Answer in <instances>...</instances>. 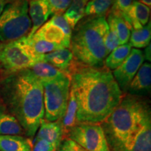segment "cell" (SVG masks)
<instances>
[{"label": "cell", "mask_w": 151, "mask_h": 151, "mask_svg": "<svg viewBox=\"0 0 151 151\" xmlns=\"http://www.w3.org/2000/svg\"><path fill=\"white\" fill-rule=\"evenodd\" d=\"M77 104L73 90L70 89L69 98L67 109L63 117L60 120L61 123L64 139L67 138L68 134L73 127L78 123L77 121Z\"/></svg>", "instance_id": "cell-18"}, {"label": "cell", "mask_w": 151, "mask_h": 151, "mask_svg": "<svg viewBox=\"0 0 151 151\" xmlns=\"http://www.w3.org/2000/svg\"><path fill=\"white\" fill-rule=\"evenodd\" d=\"M132 50L129 43L120 45L111 52L104 60L105 66L109 70H115L127 58Z\"/></svg>", "instance_id": "cell-23"}, {"label": "cell", "mask_w": 151, "mask_h": 151, "mask_svg": "<svg viewBox=\"0 0 151 151\" xmlns=\"http://www.w3.org/2000/svg\"><path fill=\"white\" fill-rule=\"evenodd\" d=\"M50 9V16H58L65 13L71 2V0H47Z\"/></svg>", "instance_id": "cell-26"}, {"label": "cell", "mask_w": 151, "mask_h": 151, "mask_svg": "<svg viewBox=\"0 0 151 151\" xmlns=\"http://www.w3.org/2000/svg\"><path fill=\"white\" fill-rule=\"evenodd\" d=\"M70 78L78 123H101L124 96L112 72L106 67L78 65Z\"/></svg>", "instance_id": "cell-1"}, {"label": "cell", "mask_w": 151, "mask_h": 151, "mask_svg": "<svg viewBox=\"0 0 151 151\" xmlns=\"http://www.w3.org/2000/svg\"><path fill=\"white\" fill-rule=\"evenodd\" d=\"M35 139H42L58 148L60 143L64 139L61 123L60 120L50 122L43 118L37 132Z\"/></svg>", "instance_id": "cell-14"}, {"label": "cell", "mask_w": 151, "mask_h": 151, "mask_svg": "<svg viewBox=\"0 0 151 151\" xmlns=\"http://www.w3.org/2000/svg\"><path fill=\"white\" fill-rule=\"evenodd\" d=\"M132 35L129 37V45L131 47L139 49L146 48L150 43L151 26L150 22H148L146 26L139 29L132 30Z\"/></svg>", "instance_id": "cell-24"}, {"label": "cell", "mask_w": 151, "mask_h": 151, "mask_svg": "<svg viewBox=\"0 0 151 151\" xmlns=\"http://www.w3.org/2000/svg\"><path fill=\"white\" fill-rule=\"evenodd\" d=\"M29 69L41 82L53 80L67 75L50 64L43 62H37Z\"/></svg>", "instance_id": "cell-21"}, {"label": "cell", "mask_w": 151, "mask_h": 151, "mask_svg": "<svg viewBox=\"0 0 151 151\" xmlns=\"http://www.w3.org/2000/svg\"><path fill=\"white\" fill-rule=\"evenodd\" d=\"M151 120L148 101L140 96L126 94L116 109L100 123L111 151H124L146 121Z\"/></svg>", "instance_id": "cell-3"}, {"label": "cell", "mask_w": 151, "mask_h": 151, "mask_svg": "<svg viewBox=\"0 0 151 151\" xmlns=\"http://www.w3.org/2000/svg\"><path fill=\"white\" fill-rule=\"evenodd\" d=\"M56 151H86L80 145L69 138H65L61 141Z\"/></svg>", "instance_id": "cell-30"}, {"label": "cell", "mask_w": 151, "mask_h": 151, "mask_svg": "<svg viewBox=\"0 0 151 151\" xmlns=\"http://www.w3.org/2000/svg\"><path fill=\"white\" fill-rule=\"evenodd\" d=\"M32 141L23 136L0 135V151H31Z\"/></svg>", "instance_id": "cell-17"}, {"label": "cell", "mask_w": 151, "mask_h": 151, "mask_svg": "<svg viewBox=\"0 0 151 151\" xmlns=\"http://www.w3.org/2000/svg\"><path fill=\"white\" fill-rule=\"evenodd\" d=\"M40 62L50 64L69 76L76 67L74 65L72 52L68 48H61L43 55L40 58Z\"/></svg>", "instance_id": "cell-10"}, {"label": "cell", "mask_w": 151, "mask_h": 151, "mask_svg": "<svg viewBox=\"0 0 151 151\" xmlns=\"http://www.w3.org/2000/svg\"><path fill=\"white\" fill-rule=\"evenodd\" d=\"M48 22H50L51 24H54V25L59 27L60 29H61L63 33L68 38L71 39L72 29H71L70 26L69 25V24L66 21V20L62 15H58V16H52L51 19Z\"/></svg>", "instance_id": "cell-28"}, {"label": "cell", "mask_w": 151, "mask_h": 151, "mask_svg": "<svg viewBox=\"0 0 151 151\" xmlns=\"http://www.w3.org/2000/svg\"><path fill=\"white\" fill-rule=\"evenodd\" d=\"M144 60L142 50L133 48L124 62L113 71V77L122 92L127 91L130 83L143 65Z\"/></svg>", "instance_id": "cell-9"}, {"label": "cell", "mask_w": 151, "mask_h": 151, "mask_svg": "<svg viewBox=\"0 0 151 151\" xmlns=\"http://www.w3.org/2000/svg\"><path fill=\"white\" fill-rule=\"evenodd\" d=\"M11 0H0V15L3 12L4 9L6 5L8 4Z\"/></svg>", "instance_id": "cell-33"}, {"label": "cell", "mask_w": 151, "mask_h": 151, "mask_svg": "<svg viewBox=\"0 0 151 151\" xmlns=\"http://www.w3.org/2000/svg\"><path fill=\"white\" fill-rule=\"evenodd\" d=\"M113 0H89L85 9V16H104L111 8Z\"/></svg>", "instance_id": "cell-25"}, {"label": "cell", "mask_w": 151, "mask_h": 151, "mask_svg": "<svg viewBox=\"0 0 151 151\" xmlns=\"http://www.w3.org/2000/svg\"><path fill=\"white\" fill-rule=\"evenodd\" d=\"M144 58L146 59L147 61L150 62L151 61V47H150V43L148 44V46H147L145 48L144 51Z\"/></svg>", "instance_id": "cell-32"}, {"label": "cell", "mask_w": 151, "mask_h": 151, "mask_svg": "<svg viewBox=\"0 0 151 151\" xmlns=\"http://www.w3.org/2000/svg\"><path fill=\"white\" fill-rule=\"evenodd\" d=\"M28 0H11L0 15V41L8 43L27 37L32 29Z\"/></svg>", "instance_id": "cell-5"}, {"label": "cell", "mask_w": 151, "mask_h": 151, "mask_svg": "<svg viewBox=\"0 0 151 151\" xmlns=\"http://www.w3.org/2000/svg\"><path fill=\"white\" fill-rule=\"evenodd\" d=\"M87 1H89V0H87Z\"/></svg>", "instance_id": "cell-36"}, {"label": "cell", "mask_w": 151, "mask_h": 151, "mask_svg": "<svg viewBox=\"0 0 151 151\" xmlns=\"http://www.w3.org/2000/svg\"><path fill=\"white\" fill-rule=\"evenodd\" d=\"M0 99L32 139L45 114L41 81L29 69L11 72L0 81Z\"/></svg>", "instance_id": "cell-2"}, {"label": "cell", "mask_w": 151, "mask_h": 151, "mask_svg": "<svg viewBox=\"0 0 151 151\" xmlns=\"http://www.w3.org/2000/svg\"><path fill=\"white\" fill-rule=\"evenodd\" d=\"M124 151H151V120L143 124Z\"/></svg>", "instance_id": "cell-16"}, {"label": "cell", "mask_w": 151, "mask_h": 151, "mask_svg": "<svg viewBox=\"0 0 151 151\" xmlns=\"http://www.w3.org/2000/svg\"><path fill=\"white\" fill-rule=\"evenodd\" d=\"M29 16L32 22V29L27 37H32L43 25L50 16L47 0H29Z\"/></svg>", "instance_id": "cell-13"}, {"label": "cell", "mask_w": 151, "mask_h": 151, "mask_svg": "<svg viewBox=\"0 0 151 151\" xmlns=\"http://www.w3.org/2000/svg\"><path fill=\"white\" fill-rule=\"evenodd\" d=\"M108 30L105 16H89L76 24L71 34L69 48L78 66L102 67L108 55L104 46Z\"/></svg>", "instance_id": "cell-4"}, {"label": "cell", "mask_w": 151, "mask_h": 151, "mask_svg": "<svg viewBox=\"0 0 151 151\" xmlns=\"http://www.w3.org/2000/svg\"><path fill=\"white\" fill-rule=\"evenodd\" d=\"M139 1H140L141 3L147 6H148L149 8H150V6H151V0H139Z\"/></svg>", "instance_id": "cell-34"}, {"label": "cell", "mask_w": 151, "mask_h": 151, "mask_svg": "<svg viewBox=\"0 0 151 151\" xmlns=\"http://www.w3.org/2000/svg\"><path fill=\"white\" fill-rule=\"evenodd\" d=\"M39 60L33 55L22 39L5 43L1 57V67L9 72L30 69Z\"/></svg>", "instance_id": "cell-8"}, {"label": "cell", "mask_w": 151, "mask_h": 151, "mask_svg": "<svg viewBox=\"0 0 151 151\" xmlns=\"http://www.w3.org/2000/svg\"><path fill=\"white\" fill-rule=\"evenodd\" d=\"M106 21L108 25L112 27L116 32L120 45L128 43L132 29L124 19L120 15L110 12Z\"/></svg>", "instance_id": "cell-19"}, {"label": "cell", "mask_w": 151, "mask_h": 151, "mask_svg": "<svg viewBox=\"0 0 151 151\" xmlns=\"http://www.w3.org/2000/svg\"><path fill=\"white\" fill-rule=\"evenodd\" d=\"M53 145L42 139H35L32 142L31 151H56Z\"/></svg>", "instance_id": "cell-31"}, {"label": "cell", "mask_w": 151, "mask_h": 151, "mask_svg": "<svg viewBox=\"0 0 151 151\" xmlns=\"http://www.w3.org/2000/svg\"><path fill=\"white\" fill-rule=\"evenodd\" d=\"M134 0H113L110 12L118 15L125 14Z\"/></svg>", "instance_id": "cell-29"}, {"label": "cell", "mask_w": 151, "mask_h": 151, "mask_svg": "<svg viewBox=\"0 0 151 151\" xmlns=\"http://www.w3.org/2000/svg\"><path fill=\"white\" fill-rule=\"evenodd\" d=\"M151 89V65L145 62L141 66L128 87L129 94L136 96L148 95Z\"/></svg>", "instance_id": "cell-11"}, {"label": "cell", "mask_w": 151, "mask_h": 151, "mask_svg": "<svg viewBox=\"0 0 151 151\" xmlns=\"http://www.w3.org/2000/svg\"><path fill=\"white\" fill-rule=\"evenodd\" d=\"M41 83L43 88L45 119L50 122L60 120L65 114L69 101L70 76L65 75Z\"/></svg>", "instance_id": "cell-6"}, {"label": "cell", "mask_w": 151, "mask_h": 151, "mask_svg": "<svg viewBox=\"0 0 151 151\" xmlns=\"http://www.w3.org/2000/svg\"><path fill=\"white\" fill-rule=\"evenodd\" d=\"M5 43H0V67H1V53H2V50L4 48V46Z\"/></svg>", "instance_id": "cell-35"}, {"label": "cell", "mask_w": 151, "mask_h": 151, "mask_svg": "<svg viewBox=\"0 0 151 151\" xmlns=\"http://www.w3.org/2000/svg\"><path fill=\"white\" fill-rule=\"evenodd\" d=\"M87 1V0H71L69 8L65 11L63 16L71 29H74L76 24L85 16Z\"/></svg>", "instance_id": "cell-22"}, {"label": "cell", "mask_w": 151, "mask_h": 151, "mask_svg": "<svg viewBox=\"0 0 151 151\" xmlns=\"http://www.w3.org/2000/svg\"><path fill=\"white\" fill-rule=\"evenodd\" d=\"M34 35L48 42L55 43L62 48H69L70 47L71 39L68 38L61 29L50 22L43 24Z\"/></svg>", "instance_id": "cell-15"}, {"label": "cell", "mask_w": 151, "mask_h": 151, "mask_svg": "<svg viewBox=\"0 0 151 151\" xmlns=\"http://www.w3.org/2000/svg\"><path fill=\"white\" fill-rule=\"evenodd\" d=\"M67 138L74 141L86 151H111L101 124L78 123Z\"/></svg>", "instance_id": "cell-7"}, {"label": "cell", "mask_w": 151, "mask_h": 151, "mask_svg": "<svg viewBox=\"0 0 151 151\" xmlns=\"http://www.w3.org/2000/svg\"><path fill=\"white\" fill-rule=\"evenodd\" d=\"M0 135H25L18 120L10 113L0 112Z\"/></svg>", "instance_id": "cell-20"}, {"label": "cell", "mask_w": 151, "mask_h": 151, "mask_svg": "<svg viewBox=\"0 0 151 151\" xmlns=\"http://www.w3.org/2000/svg\"><path fill=\"white\" fill-rule=\"evenodd\" d=\"M150 12V8L134 0L127 12L120 16L127 22L131 29H139L148 24Z\"/></svg>", "instance_id": "cell-12"}, {"label": "cell", "mask_w": 151, "mask_h": 151, "mask_svg": "<svg viewBox=\"0 0 151 151\" xmlns=\"http://www.w3.org/2000/svg\"><path fill=\"white\" fill-rule=\"evenodd\" d=\"M109 26V30L106 34L104 37V46L106 50L107 54L112 52L114 49L120 46V42L118 36L114 29L111 26Z\"/></svg>", "instance_id": "cell-27"}]
</instances>
